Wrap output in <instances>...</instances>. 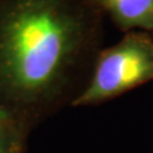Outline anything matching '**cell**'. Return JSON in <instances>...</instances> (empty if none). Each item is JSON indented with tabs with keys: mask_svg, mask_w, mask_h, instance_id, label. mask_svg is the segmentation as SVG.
<instances>
[{
	"mask_svg": "<svg viewBox=\"0 0 153 153\" xmlns=\"http://www.w3.org/2000/svg\"><path fill=\"white\" fill-rule=\"evenodd\" d=\"M124 32L153 31V0H86Z\"/></svg>",
	"mask_w": 153,
	"mask_h": 153,
	"instance_id": "obj_3",
	"label": "cell"
},
{
	"mask_svg": "<svg viewBox=\"0 0 153 153\" xmlns=\"http://www.w3.org/2000/svg\"><path fill=\"white\" fill-rule=\"evenodd\" d=\"M103 40L86 0H0V108L26 126L84 91Z\"/></svg>",
	"mask_w": 153,
	"mask_h": 153,
	"instance_id": "obj_1",
	"label": "cell"
},
{
	"mask_svg": "<svg viewBox=\"0 0 153 153\" xmlns=\"http://www.w3.org/2000/svg\"><path fill=\"white\" fill-rule=\"evenodd\" d=\"M152 79L153 38L146 31H129L100 51L90 82L71 105L100 103Z\"/></svg>",
	"mask_w": 153,
	"mask_h": 153,
	"instance_id": "obj_2",
	"label": "cell"
},
{
	"mask_svg": "<svg viewBox=\"0 0 153 153\" xmlns=\"http://www.w3.org/2000/svg\"><path fill=\"white\" fill-rule=\"evenodd\" d=\"M27 126L0 108V153H21Z\"/></svg>",
	"mask_w": 153,
	"mask_h": 153,
	"instance_id": "obj_4",
	"label": "cell"
}]
</instances>
